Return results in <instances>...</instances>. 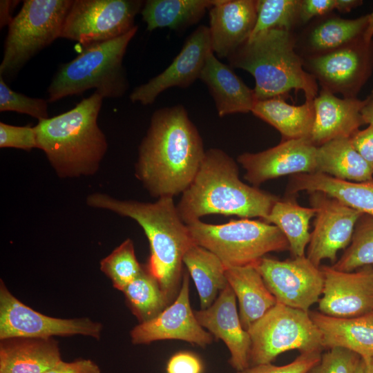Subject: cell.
Wrapping results in <instances>:
<instances>
[{"label":"cell","mask_w":373,"mask_h":373,"mask_svg":"<svg viewBox=\"0 0 373 373\" xmlns=\"http://www.w3.org/2000/svg\"><path fill=\"white\" fill-rule=\"evenodd\" d=\"M205 155L202 140L182 105L155 111L139 148L135 175L155 198L182 193Z\"/></svg>","instance_id":"cell-1"},{"label":"cell","mask_w":373,"mask_h":373,"mask_svg":"<svg viewBox=\"0 0 373 373\" xmlns=\"http://www.w3.org/2000/svg\"><path fill=\"white\" fill-rule=\"evenodd\" d=\"M86 203L131 218L140 224L150 245L146 269L157 280L168 304L172 303L181 287L184 256L195 243L173 198L162 197L150 203L117 200L95 193L87 197Z\"/></svg>","instance_id":"cell-2"},{"label":"cell","mask_w":373,"mask_h":373,"mask_svg":"<svg viewBox=\"0 0 373 373\" xmlns=\"http://www.w3.org/2000/svg\"><path fill=\"white\" fill-rule=\"evenodd\" d=\"M182 194L176 207L186 224L210 214L265 220L280 199L241 181L236 162L218 149L205 151L197 174Z\"/></svg>","instance_id":"cell-3"},{"label":"cell","mask_w":373,"mask_h":373,"mask_svg":"<svg viewBox=\"0 0 373 373\" xmlns=\"http://www.w3.org/2000/svg\"><path fill=\"white\" fill-rule=\"evenodd\" d=\"M103 97L97 92L70 111L35 126L37 148L61 178L95 174L108 149L97 124Z\"/></svg>","instance_id":"cell-4"},{"label":"cell","mask_w":373,"mask_h":373,"mask_svg":"<svg viewBox=\"0 0 373 373\" xmlns=\"http://www.w3.org/2000/svg\"><path fill=\"white\" fill-rule=\"evenodd\" d=\"M227 59L232 67L254 77L256 100L283 97L291 90H302L307 100L318 95L317 82L305 70L292 32L272 29L262 32L248 39Z\"/></svg>","instance_id":"cell-5"},{"label":"cell","mask_w":373,"mask_h":373,"mask_svg":"<svg viewBox=\"0 0 373 373\" xmlns=\"http://www.w3.org/2000/svg\"><path fill=\"white\" fill-rule=\"evenodd\" d=\"M137 28L135 26L121 37L86 46L73 59L60 65L48 88V102L90 88L103 98L121 97L128 88L123 57Z\"/></svg>","instance_id":"cell-6"},{"label":"cell","mask_w":373,"mask_h":373,"mask_svg":"<svg viewBox=\"0 0 373 373\" xmlns=\"http://www.w3.org/2000/svg\"><path fill=\"white\" fill-rule=\"evenodd\" d=\"M186 225L195 243L216 255L226 267L254 265L269 252L289 249L281 231L262 220L242 218L220 224L199 220Z\"/></svg>","instance_id":"cell-7"},{"label":"cell","mask_w":373,"mask_h":373,"mask_svg":"<svg viewBox=\"0 0 373 373\" xmlns=\"http://www.w3.org/2000/svg\"><path fill=\"white\" fill-rule=\"evenodd\" d=\"M72 0H26L8 26L0 76L12 77L34 56L60 37Z\"/></svg>","instance_id":"cell-8"},{"label":"cell","mask_w":373,"mask_h":373,"mask_svg":"<svg viewBox=\"0 0 373 373\" xmlns=\"http://www.w3.org/2000/svg\"><path fill=\"white\" fill-rule=\"evenodd\" d=\"M247 332L251 339L250 365L271 363L289 350L303 354L323 350L320 332L309 312L278 303Z\"/></svg>","instance_id":"cell-9"},{"label":"cell","mask_w":373,"mask_h":373,"mask_svg":"<svg viewBox=\"0 0 373 373\" xmlns=\"http://www.w3.org/2000/svg\"><path fill=\"white\" fill-rule=\"evenodd\" d=\"M140 0H75L66 15L60 37L86 47L121 37L135 25Z\"/></svg>","instance_id":"cell-10"},{"label":"cell","mask_w":373,"mask_h":373,"mask_svg":"<svg viewBox=\"0 0 373 373\" xmlns=\"http://www.w3.org/2000/svg\"><path fill=\"white\" fill-rule=\"evenodd\" d=\"M302 59L322 89L344 98L356 97L373 71V40L361 37L332 52Z\"/></svg>","instance_id":"cell-11"},{"label":"cell","mask_w":373,"mask_h":373,"mask_svg":"<svg viewBox=\"0 0 373 373\" xmlns=\"http://www.w3.org/2000/svg\"><path fill=\"white\" fill-rule=\"evenodd\" d=\"M254 265L278 303L309 312L322 295L323 271L306 256L285 260L264 256Z\"/></svg>","instance_id":"cell-12"},{"label":"cell","mask_w":373,"mask_h":373,"mask_svg":"<svg viewBox=\"0 0 373 373\" xmlns=\"http://www.w3.org/2000/svg\"><path fill=\"white\" fill-rule=\"evenodd\" d=\"M102 324L89 318L63 319L39 313L14 296L0 283V339L84 335L99 338Z\"/></svg>","instance_id":"cell-13"},{"label":"cell","mask_w":373,"mask_h":373,"mask_svg":"<svg viewBox=\"0 0 373 373\" xmlns=\"http://www.w3.org/2000/svg\"><path fill=\"white\" fill-rule=\"evenodd\" d=\"M309 200L316 213L306 256L317 267L324 260L334 264L338 252L350 245L363 213L323 192L309 193Z\"/></svg>","instance_id":"cell-14"},{"label":"cell","mask_w":373,"mask_h":373,"mask_svg":"<svg viewBox=\"0 0 373 373\" xmlns=\"http://www.w3.org/2000/svg\"><path fill=\"white\" fill-rule=\"evenodd\" d=\"M133 344H149L160 340H180L205 347L213 336L196 319L189 300V274L184 272L174 301L151 320L135 326L130 332Z\"/></svg>","instance_id":"cell-15"},{"label":"cell","mask_w":373,"mask_h":373,"mask_svg":"<svg viewBox=\"0 0 373 373\" xmlns=\"http://www.w3.org/2000/svg\"><path fill=\"white\" fill-rule=\"evenodd\" d=\"M324 277L319 312L334 317L352 318L373 312V266L353 271L320 266Z\"/></svg>","instance_id":"cell-16"},{"label":"cell","mask_w":373,"mask_h":373,"mask_svg":"<svg viewBox=\"0 0 373 373\" xmlns=\"http://www.w3.org/2000/svg\"><path fill=\"white\" fill-rule=\"evenodd\" d=\"M317 147L309 139L285 140L258 153H244L238 162L245 170L244 178L254 186L287 175L317 172Z\"/></svg>","instance_id":"cell-17"},{"label":"cell","mask_w":373,"mask_h":373,"mask_svg":"<svg viewBox=\"0 0 373 373\" xmlns=\"http://www.w3.org/2000/svg\"><path fill=\"white\" fill-rule=\"evenodd\" d=\"M211 52L209 27L200 26L187 38L181 51L162 73L133 90L129 96L131 101L149 105L169 88L189 86L200 79Z\"/></svg>","instance_id":"cell-18"},{"label":"cell","mask_w":373,"mask_h":373,"mask_svg":"<svg viewBox=\"0 0 373 373\" xmlns=\"http://www.w3.org/2000/svg\"><path fill=\"white\" fill-rule=\"evenodd\" d=\"M194 313L200 325L226 345L233 369L241 371L250 366V336L241 324L236 297L229 284L209 307Z\"/></svg>","instance_id":"cell-19"},{"label":"cell","mask_w":373,"mask_h":373,"mask_svg":"<svg viewBox=\"0 0 373 373\" xmlns=\"http://www.w3.org/2000/svg\"><path fill=\"white\" fill-rule=\"evenodd\" d=\"M209 10L212 50L220 58H228L249 38L258 0H216Z\"/></svg>","instance_id":"cell-20"},{"label":"cell","mask_w":373,"mask_h":373,"mask_svg":"<svg viewBox=\"0 0 373 373\" xmlns=\"http://www.w3.org/2000/svg\"><path fill=\"white\" fill-rule=\"evenodd\" d=\"M365 99L339 98L321 88L314 99V121L309 140L319 146L331 140L350 138L365 124L361 111Z\"/></svg>","instance_id":"cell-21"},{"label":"cell","mask_w":373,"mask_h":373,"mask_svg":"<svg viewBox=\"0 0 373 373\" xmlns=\"http://www.w3.org/2000/svg\"><path fill=\"white\" fill-rule=\"evenodd\" d=\"M368 15L356 19H343L329 14L308 26L299 38L296 50L302 59L327 54L363 36Z\"/></svg>","instance_id":"cell-22"},{"label":"cell","mask_w":373,"mask_h":373,"mask_svg":"<svg viewBox=\"0 0 373 373\" xmlns=\"http://www.w3.org/2000/svg\"><path fill=\"white\" fill-rule=\"evenodd\" d=\"M318 329L323 349L343 347L362 359L373 358V312L352 318H338L309 311Z\"/></svg>","instance_id":"cell-23"},{"label":"cell","mask_w":373,"mask_h":373,"mask_svg":"<svg viewBox=\"0 0 373 373\" xmlns=\"http://www.w3.org/2000/svg\"><path fill=\"white\" fill-rule=\"evenodd\" d=\"M200 79L209 88L220 117L251 112L257 101L254 90L219 61L213 52L208 56Z\"/></svg>","instance_id":"cell-24"},{"label":"cell","mask_w":373,"mask_h":373,"mask_svg":"<svg viewBox=\"0 0 373 373\" xmlns=\"http://www.w3.org/2000/svg\"><path fill=\"white\" fill-rule=\"evenodd\" d=\"M61 361L52 338H12L1 341L0 373H45Z\"/></svg>","instance_id":"cell-25"},{"label":"cell","mask_w":373,"mask_h":373,"mask_svg":"<svg viewBox=\"0 0 373 373\" xmlns=\"http://www.w3.org/2000/svg\"><path fill=\"white\" fill-rule=\"evenodd\" d=\"M305 191H320L363 214L373 217V180L351 182L322 173L292 175L287 187L289 195Z\"/></svg>","instance_id":"cell-26"},{"label":"cell","mask_w":373,"mask_h":373,"mask_svg":"<svg viewBox=\"0 0 373 373\" xmlns=\"http://www.w3.org/2000/svg\"><path fill=\"white\" fill-rule=\"evenodd\" d=\"M225 276L238 301L241 324L247 331L277 303L276 300L254 265L226 267Z\"/></svg>","instance_id":"cell-27"},{"label":"cell","mask_w":373,"mask_h":373,"mask_svg":"<svg viewBox=\"0 0 373 373\" xmlns=\"http://www.w3.org/2000/svg\"><path fill=\"white\" fill-rule=\"evenodd\" d=\"M257 117L278 130L285 140L309 139L314 121V100L291 105L283 97L257 100L251 110Z\"/></svg>","instance_id":"cell-28"},{"label":"cell","mask_w":373,"mask_h":373,"mask_svg":"<svg viewBox=\"0 0 373 373\" xmlns=\"http://www.w3.org/2000/svg\"><path fill=\"white\" fill-rule=\"evenodd\" d=\"M316 162L318 173L351 182L373 180V172L350 138L335 139L318 146Z\"/></svg>","instance_id":"cell-29"},{"label":"cell","mask_w":373,"mask_h":373,"mask_svg":"<svg viewBox=\"0 0 373 373\" xmlns=\"http://www.w3.org/2000/svg\"><path fill=\"white\" fill-rule=\"evenodd\" d=\"M216 0H148L141 10L146 29L182 30L199 21Z\"/></svg>","instance_id":"cell-30"},{"label":"cell","mask_w":373,"mask_h":373,"mask_svg":"<svg viewBox=\"0 0 373 373\" xmlns=\"http://www.w3.org/2000/svg\"><path fill=\"white\" fill-rule=\"evenodd\" d=\"M183 263L198 290L201 309L209 307L228 285L225 265L213 253L195 243L184 254Z\"/></svg>","instance_id":"cell-31"},{"label":"cell","mask_w":373,"mask_h":373,"mask_svg":"<svg viewBox=\"0 0 373 373\" xmlns=\"http://www.w3.org/2000/svg\"><path fill=\"white\" fill-rule=\"evenodd\" d=\"M289 198L279 199L273 206L265 222L276 226L285 236L293 258L305 256L311 233L309 221L316 216L313 207L300 206L289 195Z\"/></svg>","instance_id":"cell-32"},{"label":"cell","mask_w":373,"mask_h":373,"mask_svg":"<svg viewBox=\"0 0 373 373\" xmlns=\"http://www.w3.org/2000/svg\"><path fill=\"white\" fill-rule=\"evenodd\" d=\"M122 292L140 323L155 317L169 305L159 284L146 267H142Z\"/></svg>","instance_id":"cell-33"},{"label":"cell","mask_w":373,"mask_h":373,"mask_svg":"<svg viewBox=\"0 0 373 373\" xmlns=\"http://www.w3.org/2000/svg\"><path fill=\"white\" fill-rule=\"evenodd\" d=\"M300 3L301 0H258L256 22L249 38L272 29L292 32L300 25Z\"/></svg>","instance_id":"cell-34"},{"label":"cell","mask_w":373,"mask_h":373,"mask_svg":"<svg viewBox=\"0 0 373 373\" xmlns=\"http://www.w3.org/2000/svg\"><path fill=\"white\" fill-rule=\"evenodd\" d=\"M365 266H373V217L363 214L356 224L350 245L332 267L353 271Z\"/></svg>","instance_id":"cell-35"},{"label":"cell","mask_w":373,"mask_h":373,"mask_svg":"<svg viewBox=\"0 0 373 373\" xmlns=\"http://www.w3.org/2000/svg\"><path fill=\"white\" fill-rule=\"evenodd\" d=\"M100 269L118 290L123 291L141 272L131 239H126L100 262Z\"/></svg>","instance_id":"cell-36"},{"label":"cell","mask_w":373,"mask_h":373,"mask_svg":"<svg viewBox=\"0 0 373 373\" xmlns=\"http://www.w3.org/2000/svg\"><path fill=\"white\" fill-rule=\"evenodd\" d=\"M48 100L26 96L12 90L0 76V111H15L32 116L39 121L48 117Z\"/></svg>","instance_id":"cell-37"},{"label":"cell","mask_w":373,"mask_h":373,"mask_svg":"<svg viewBox=\"0 0 373 373\" xmlns=\"http://www.w3.org/2000/svg\"><path fill=\"white\" fill-rule=\"evenodd\" d=\"M362 358L343 347H333L321 355L320 361L307 373H356Z\"/></svg>","instance_id":"cell-38"},{"label":"cell","mask_w":373,"mask_h":373,"mask_svg":"<svg viewBox=\"0 0 373 373\" xmlns=\"http://www.w3.org/2000/svg\"><path fill=\"white\" fill-rule=\"evenodd\" d=\"M0 147L30 151L37 148L35 126H13L0 122Z\"/></svg>","instance_id":"cell-39"},{"label":"cell","mask_w":373,"mask_h":373,"mask_svg":"<svg viewBox=\"0 0 373 373\" xmlns=\"http://www.w3.org/2000/svg\"><path fill=\"white\" fill-rule=\"evenodd\" d=\"M321 352L303 353L284 365L271 363L250 365L236 373H307L321 359Z\"/></svg>","instance_id":"cell-40"},{"label":"cell","mask_w":373,"mask_h":373,"mask_svg":"<svg viewBox=\"0 0 373 373\" xmlns=\"http://www.w3.org/2000/svg\"><path fill=\"white\" fill-rule=\"evenodd\" d=\"M203 364L195 354L180 352L173 354L166 365V373H202Z\"/></svg>","instance_id":"cell-41"},{"label":"cell","mask_w":373,"mask_h":373,"mask_svg":"<svg viewBox=\"0 0 373 373\" xmlns=\"http://www.w3.org/2000/svg\"><path fill=\"white\" fill-rule=\"evenodd\" d=\"M336 0H301L300 25L308 23L314 17H321L336 9Z\"/></svg>","instance_id":"cell-42"},{"label":"cell","mask_w":373,"mask_h":373,"mask_svg":"<svg viewBox=\"0 0 373 373\" xmlns=\"http://www.w3.org/2000/svg\"><path fill=\"white\" fill-rule=\"evenodd\" d=\"M353 146L373 172V128L368 126L358 130L351 137Z\"/></svg>","instance_id":"cell-43"},{"label":"cell","mask_w":373,"mask_h":373,"mask_svg":"<svg viewBox=\"0 0 373 373\" xmlns=\"http://www.w3.org/2000/svg\"><path fill=\"white\" fill-rule=\"evenodd\" d=\"M45 373H102L98 365L90 359H79L73 362L62 360Z\"/></svg>","instance_id":"cell-44"},{"label":"cell","mask_w":373,"mask_h":373,"mask_svg":"<svg viewBox=\"0 0 373 373\" xmlns=\"http://www.w3.org/2000/svg\"><path fill=\"white\" fill-rule=\"evenodd\" d=\"M19 1L1 0L0 1V27L1 28L6 26H9L12 20L11 12Z\"/></svg>","instance_id":"cell-45"},{"label":"cell","mask_w":373,"mask_h":373,"mask_svg":"<svg viewBox=\"0 0 373 373\" xmlns=\"http://www.w3.org/2000/svg\"><path fill=\"white\" fill-rule=\"evenodd\" d=\"M361 114L365 124H369L373 128V90L371 93L365 99Z\"/></svg>","instance_id":"cell-46"},{"label":"cell","mask_w":373,"mask_h":373,"mask_svg":"<svg viewBox=\"0 0 373 373\" xmlns=\"http://www.w3.org/2000/svg\"><path fill=\"white\" fill-rule=\"evenodd\" d=\"M363 3L361 0H336V10L341 12H349Z\"/></svg>","instance_id":"cell-47"},{"label":"cell","mask_w":373,"mask_h":373,"mask_svg":"<svg viewBox=\"0 0 373 373\" xmlns=\"http://www.w3.org/2000/svg\"><path fill=\"white\" fill-rule=\"evenodd\" d=\"M373 37V11L368 14V21L366 29L363 34V39L365 41L370 42L372 40Z\"/></svg>","instance_id":"cell-48"},{"label":"cell","mask_w":373,"mask_h":373,"mask_svg":"<svg viewBox=\"0 0 373 373\" xmlns=\"http://www.w3.org/2000/svg\"><path fill=\"white\" fill-rule=\"evenodd\" d=\"M363 372V373H373V358L362 359Z\"/></svg>","instance_id":"cell-49"},{"label":"cell","mask_w":373,"mask_h":373,"mask_svg":"<svg viewBox=\"0 0 373 373\" xmlns=\"http://www.w3.org/2000/svg\"><path fill=\"white\" fill-rule=\"evenodd\" d=\"M363 361L361 360V363H360L356 373H363Z\"/></svg>","instance_id":"cell-50"}]
</instances>
